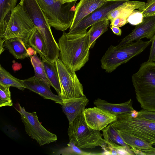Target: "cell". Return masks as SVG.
<instances>
[{"label":"cell","mask_w":155,"mask_h":155,"mask_svg":"<svg viewBox=\"0 0 155 155\" xmlns=\"http://www.w3.org/2000/svg\"><path fill=\"white\" fill-rule=\"evenodd\" d=\"M89 41L87 31L74 34L63 32L58 43L59 59L70 70H80L89 60Z\"/></svg>","instance_id":"cell-1"},{"label":"cell","mask_w":155,"mask_h":155,"mask_svg":"<svg viewBox=\"0 0 155 155\" xmlns=\"http://www.w3.org/2000/svg\"><path fill=\"white\" fill-rule=\"evenodd\" d=\"M132 81L141 108L155 112V62L142 63L132 75Z\"/></svg>","instance_id":"cell-2"},{"label":"cell","mask_w":155,"mask_h":155,"mask_svg":"<svg viewBox=\"0 0 155 155\" xmlns=\"http://www.w3.org/2000/svg\"><path fill=\"white\" fill-rule=\"evenodd\" d=\"M26 11L35 28L38 30L45 42L47 58H58L60 48L54 39L47 19L37 0H21L19 3Z\"/></svg>","instance_id":"cell-3"},{"label":"cell","mask_w":155,"mask_h":155,"mask_svg":"<svg viewBox=\"0 0 155 155\" xmlns=\"http://www.w3.org/2000/svg\"><path fill=\"white\" fill-rule=\"evenodd\" d=\"M117 119L110 124L118 132L128 134L155 145V121L138 116L132 117L130 112L117 116Z\"/></svg>","instance_id":"cell-4"},{"label":"cell","mask_w":155,"mask_h":155,"mask_svg":"<svg viewBox=\"0 0 155 155\" xmlns=\"http://www.w3.org/2000/svg\"><path fill=\"white\" fill-rule=\"evenodd\" d=\"M151 43L150 40H140L121 47L111 45L101 59V67L106 72H111L142 52Z\"/></svg>","instance_id":"cell-5"},{"label":"cell","mask_w":155,"mask_h":155,"mask_svg":"<svg viewBox=\"0 0 155 155\" xmlns=\"http://www.w3.org/2000/svg\"><path fill=\"white\" fill-rule=\"evenodd\" d=\"M83 112L69 124L68 133L69 141L81 149H93L97 146L103 148L105 142L102 134L87 124Z\"/></svg>","instance_id":"cell-6"},{"label":"cell","mask_w":155,"mask_h":155,"mask_svg":"<svg viewBox=\"0 0 155 155\" xmlns=\"http://www.w3.org/2000/svg\"><path fill=\"white\" fill-rule=\"evenodd\" d=\"M37 0L51 26L63 31L70 27L74 13L71 6L77 1L68 3L64 7V4L61 0Z\"/></svg>","instance_id":"cell-7"},{"label":"cell","mask_w":155,"mask_h":155,"mask_svg":"<svg viewBox=\"0 0 155 155\" xmlns=\"http://www.w3.org/2000/svg\"><path fill=\"white\" fill-rule=\"evenodd\" d=\"M35 28L26 11L18 4L11 11L5 33L0 38L5 40L13 38H20L28 48L29 47V38Z\"/></svg>","instance_id":"cell-8"},{"label":"cell","mask_w":155,"mask_h":155,"mask_svg":"<svg viewBox=\"0 0 155 155\" xmlns=\"http://www.w3.org/2000/svg\"><path fill=\"white\" fill-rule=\"evenodd\" d=\"M15 106L16 110L21 115L26 134L35 140L40 146L57 140L56 135L47 130L40 122L36 112L27 111L18 103Z\"/></svg>","instance_id":"cell-9"},{"label":"cell","mask_w":155,"mask_h":155,"mask_svg":"<svg viewBox=\"0 0 155 155\" xmlns=\"http://www.w3.org/2000/svg\"><path fill=\"white\" fill-rule=\"evenodd\" d=\"M58 73L63 102L67 100L83 97L82 85L75 72L67 68L59 58L55 61Z\"/></svg>","instance_id":"cell-10"},{"label":"cell","mask_w":155,"mask_h":155,"mask_svg":"<svg viewBox=\"0 0 155 155\" xmlns=\"http://www.w3.org/2000/svg\"><path fill=\"white\" fill-rule=\"evenodd\" d=\"M129 0H107L103 5L80 21L76 25L70 28L68 33H79L87 31V29L94 24L105 17L115 8Z\"/></svg>","instance_id":"cell-11"},{"label":"cell","mask_w":155,"mask_h":155,"mask_svg":"<svg viewBox=\"0 0 155 155\" xmlns=\"http://www.w3.org/2000/svg\"><path fill=\"white\" fill-rule=\"evenodd\" d=\"M83 113L87 124L91 128L99 131L117 119L116 115L97 107L85 108Z\"/></svg>","instance_id":"cell-12"},{"label":"cell","mask_w":155,"mask_h":155,"mask_svg":"<svg viewBox=\"0 0 155 155\" xmlns=\"http://www.w3.org/2000/svg\"><path fill=\"white\" fill-rule=\"evenodd\" d=\"M155 34V15L144 18L131 32L121 40L119 47L146 38L150 40Z\"/></svg>","instance_id":"cell-13"},{"label":"cell","mask_w":155,"mask_h":155,"mask_svg":"<svg viewBox=\"0 0 155 155\" xmlns=\"http://www.w3.org/2000/svg\"><path fill=\"white\" fill-rule=\"evenodd\" d=\"M26 88L36 93L44 99H49L61 105L63 103L61 97L53 94L50 89V86L34 76L22 80Z\"/></svg>","instance_id":"cell-14"},{"label":"cell","mask_w":155,"mask_h":155,"mask_svg":"<svg viewBox=\"0 0 155 155\" xmlns=\"http://www.w3.org/2000/svg\"><path fill=\"white\" fill-rule=\"evenodd\" d=\"M89 100L84 96L66 100L61 105L63 112L66 115L69 124L83 113Z\"/></svg>","instance_id":"cell-15"},{"label":"cell","mask_w":155,"mask_h":155,"mask_svg":"<svg viewBox=\"0 0 155 155\" xmlns=\"http://www.w3.org/2000/svg\"><path fill=\"white\" fill-rule=\"evenodd\" d=\"M107 0H80L74 10L73 21L70 27L76 25L80 21L103 5Z\"/></svg>","instance_id":"cell-16"},{"label":"cell","mask_w":155,"mask_h":155,"mask_svg":"<svg viewBox=\"0 0 155 155\" xmlns=\"http://www.w3.org/2000/svg\"><path fill=\"white\" fill-rule=\"evenodd\" d=\"M94 104L97 107L117 116L122 114L130 112L134 110L131 99L123 103L113 104L98 98L94 101Z\"/></svg>","instance_id":"cell-17"},{"label":"cell","mask_w":155,"mask_h":155,"mask_svg":"<svg viewBox=\"0 0 155 155\" xmlns=\"http://www.w3.org/2000/svg\"><path fill=\"white\" fill-rule=\"evenodd\" d=\"M145 3L144 2L139 1H127L110 12L107 18L110 22L117 17L127 19L134 10L140 8Z\"/></svg>","instance_id":"cell-18"},{"label":"cell","mask_w":155,"mask_h":155,"mask_svg":"<svg viewBox=\"0 0 155 155\" xmlns=\"http://www.w3.org/2000/svg\"><path fill=\"white\" fill-rule=\"evenodd\" d=\"M4 47L16 59L22 60L31 56L27 47L20 38H15L6 40Z\"/></svg>","instance_id":"cell-19"},{"label":"cell","mask_w":155,"mask_h":155,"mask_svg":"<svg viewBox=\"0 0 155 155\" xmlns=\"http://www.w3.org/2000/svg\"><path fill=\"white\" fill-rule=\"evenodd\" d=\"M45 72L50 85L60 96L61 89L58 74L55 62H52L45 59H42Z\"/></svg>","instance_id":"cell-20"},{"label":"cell","mask_w":155,"mask_h":155,"mask_svg":"<svg viewBox=\"0 0 155 155\" xmlns=\"http://www.w3.org/2000/svg\"><path fill=\"white\" fill-rule=\"evenodd\" d=\"M109 21L107 17L92 25L87 32L89 35V48L93 47L96 40L108 30Z\"/></svg>","instance_id":"cell-21"},{"label":"cell","mask_w":155,"mask_h":155,"mask_svg":"<svg viewBox=\"0 0 155 155\" xmlns=\"http://www.w3.org/2000/svg\"><path fill=\"white\" fill-rule=\"evenodd\" d=\"M28 45L42 59L46 58L47 52L45 44L40 33L36 28L29 38Z\"/></svg>","instance_id":"cell-22"},{"label":"cell","mask_w":155,"mask_h":155,"mask_svg":"<svg viewBox=\"0 0 155 155\" xmlns=\"http://www.w3.org/2000/svg\"><path fill=\"white\" fill-rule=\"evenodd\" d=\"M0 85L14 87L22 90L26 88L23 84L22 80L13 76L1 65L0 67Z\"/></svg>","instance_id":"cell-23"},{"label":"cell","mask_w":155,"mask_h":155,"mask_svg":"<svg viewBox=\"0 0 155 155\" xmlns=\"http://www.w3.org/2000/svg\"><path fill=\"white\" fill-rule=\"evenodd\" d=\"M105 142V144L102 148L104 151L102 153V155H135L130 150V148L117 144L110 140Z\"/></svg>","instance_id":"cell-24"},{"label":"cell","mask_w":155,"mask_h":155,"mask_svg":"<svg viewBox=\"0 0 155 155\" xmlns=\"http://www.w3.org/2000/svg\"><path fill=\"white\" fill-rule=\"evenodd\" d=\"M125 143L130 147L133 146L140 150L148 149L152 145L131 134L118 132Z\"/></svg>","instance_id":"cell-25"},{"label":"cell","mask_w":155,"mask_h":155,"mask_svg":"<svg viewBox=\"0 0 155 155\" xmlns=\"http://www.w3.org/2000/svg\"><path fill=\"white\" fill-rule=\"evenodd\" d=\"M102 130L105 141L110 140L117 144L130 148V147L125 143L118 131L110 124Z\"/></svg>","instance_id":"cell-26"},{"label":"cell","mask_w":155,"mask_h":155,"mask_svg":"<svg viewBox=\"0 0 155 155\" xmlns=\"http://www.w3.org/2000/svg\"><path fill=\"white\" fill-rule=\"evenodd\" d=\"M30 57L31 62L35 71L34 76L50 86L47 77L42 60H41L36 54L30 56Z\"/></svg>","instance_id":"cell-27"},{"label":"cell","mask_w":155,"mask_h":155,"mask_svg":"<svg viewBox=\"0 0 155 155\" xmlns=\"http://www.w3.org/2000/svg\"><path fill=\"white\" fill-rule=\"evenodd\" d=\"M55 154L58 155H102V153H93L83 151L73 143L69 142L67 146L61 148L55 152Z\"/></svg>","instance_id":"cell-28"},{"label":"cell","mask_w":155,"mask_h":155,"mask_svg":"<svg viewBox=\"0 0 155 155\" xmlns=\"http://www.w3.org/2000/svg\"><path fill=\"white\" fill-rule=\"evenodd\" d=\"M18 0H0V23L4 20L9 11L13 9L16 6Z\"/></svg>","instance_id":"cell-29"},{"label":"cell","mask_w":155,"mask_h":155,"mask_svg":"<svg viewBox=\"0 0 155 155\" xmlns=\"http://www.w3.org/2000/svg\"><path fill=\"white\" fill-rule=\"evenodd\" d=\"M10 87L0 85V107L13 105Z\"/></svg>","instance_id":"cell-30"},{"label":"cell","mask_w":155,"mask_h":155,"mask_svg":"<svg viewBox=\"0 0 155 155\" xmlns=\"http://www.w3.org/2000/svg\"><path fill=\"white\" fill-rule=\"evenodd\" d=\"M144 18L155 15V0H147L144 5L138 9Z\"/></svg>","instance_id":"cell-31"},{"label":"cell","mask_w":155,"mask_h":155,"mask_svg":"<svg viewBox=\"0 0 155 155\" xmlns=\"http://www.w3.org/2000/svg\"><path fill=\"white\" fill-rule=\"evenodd\" d=\"M144 18L143 15L139 10H134L127 18L128 23L133 25H137L141 23Z\"/></svg>","instance_id":"cell-32"},{"label":"cell","mask_w":155,"mask_h":155,"mask_svg":"<svg viewBox=\"0 0 155 155\" xmlns=\"http://www.w3.org/2000/svg\"><path fill=\"white\" fill-rule=\"evenodd\" d=\"M138 111V115L147 120L155 121V112L142 109Z\"/></svg>","instance_id":"cell-33"},{"label":"cell","mask_w":155,"mask_h":155,"mask_svg":"<svg viewBox=\"0 0 155 155\" xmlns=\"http://www.w3.org/2000/svg\"><path fill=\"white\" fill-rule=\"evenodd\" d=\"M128 23L127 19L117 17L110 22V26H114L120 28L123 26Z\"/></svg>","instance_id":"cell-34"},{"label":"cell","mask_w":155,"mask_h":155,"mask_svg":"<svg viewBox=\"0 0 155 155\" xmlns=\"http://www.w3.org/2000/svg\"><path fill=\"white\" fill-rule=\"evenodd\" d=\"M150 40L151 45L149 58L147 61L154 62L155 61V34Z\"/></svg>","instance_id":"cell-35"},{"label":"cell","mask_w":155,"mask_h":155,"mask_svg":"<svg viewBox=\"0 0 155 155\" xmlns=\"http://www.w3.org/2000/svg\"><path fill=\"white\" fill-rule=\"evenodd\" d=\"M146 155H155V148L152 147L148 149L142 150Z\"/></svg>","instance_id":"cell-36"},{"label":"cell","mask_w":155,"mask_h":155,"mask_svg":"<svg viewBox=\"0 0 155 155\" xmlns=\"http://www.w3.org/2000/svg\"><path fill=\"white\" fill-rule=\"evenodd\" d=\"M110 28L113 32L116 35L120 36L122 34V31L119 28L116 26H110Z\"/></svg>","instance_id":"cell-37"},{"label":"cell","mask_w":155,"mask_h":155,"mask_svg":"<svg viewBox=\"0 0 155 155\" xmlns=\"http://www.w3.org/2000/svg\"><path fill=\"white\" fill-rule=\"evenodd\" d=\"M130 147V150L135 155H146V154L142 151V150H139L133 146H132Z\"/></svg>","instance_id":"cell-38"},{"label":"cell","mask_w":155,"mask_h":155,"mask_svg":"<svg viewBox=\"0 0 155 155\" xmlns=\"http://www.w3.org/2000/svg\"><path fill=\"white\" fill-rule=\"evenodd\" d=\"M5 40L2 38H0V54L4 51L5 49L4 47V43Z\"/></svg>","instance_id":"cell-39"},{"label":"cell","mask_w":155,"mask_h":155,"mask_svg":"<svg viewBox=\"0 0 155 155\" xmlns=\"http://www.w3.org/2000/svg\"><path fill=\"white\" fill-rule=\"evenodd\" d=\"M130 114L132 117H136L138 115V111L134 110L130 112Z\"/></svg>","instance_id":"cell-40"},{"label":"cell","mask_w":155,"mask_h":155,"mask_svg":"<svg viewBox=\"0 0 155 155\" xmlns=\"http://www.w3.org/2000/svg\"><path fill=\"white\" fill-rule=\"evenodd\" d=\"M77 0H61V2L63 4L66 3H70L77 1Z\"/></svg>","instance_id":"cell-41"}]
</instances>
